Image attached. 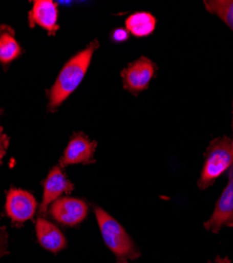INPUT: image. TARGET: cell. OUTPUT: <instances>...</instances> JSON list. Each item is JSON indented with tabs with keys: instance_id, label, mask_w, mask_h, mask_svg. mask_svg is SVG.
<instances>
[{
	"instance_id": "cell-1",
	"label": "cell",
	"mask_w": 233,
	"mask_h": 263,
	"mask_svg": "<svg viewBox=\"0 0 233 263\" xmlns=\"http://www.w3.org/2000/svg\"><path fill=\"white\" fill-rule=\"evenodd\" d=\"M99 41L95 39L90 45L72 57L57 77L49 92V109L54 111L77 89L86 76L95 51L99 48Z\"/></svg>"
},
{
	"instance_id": "cell-2",
	"label": "cell",
	"mask_w": 233,
	"mask_h": 263,
	"mask_svg": "<svg viewBox=\"0 0 233 263\" xmlns=\"http://www.w3.org/2000/svg\"><path fill=\"white\" fill-rule=\"evenodd\" d=\"M94 213L104 242L115 255L117 263H129L141 256L132 237L115 218L99 206H94Z\"/></svg>"
},
{
	"instance_id": "cell-3",
	"label": "cell",
	"mask_w": 233,
	"mask_h": 263,
	"mask_svg": "<svg viewBox=\"0 0 233 263\" xmlns=\"http://www.w3.org/2000/svg\"><path fill=\"white\" fill-rule=\"evenodd\" d=\"M205 162L198 180L200 190H206L233 164V138L224 136L211 140L206 152Z\"/></svg>"
},
{
	"instance_id": "cell-4",
	"label": "cell",
	"mask_w": 233,
	"mask_h": 263,
	"mask_svg": "<svg viewBox=\"0 0 233 263\" xmlns=\"http://www.w3.org/2000/svg\"><path fill=\"white\" fill-rule=\"evenodd\" d=\"M156 72L155 63L147 57H140L122 71L124 89L132 94L146 90Z\"/></svg>"
},
{
	"instance_id": "cell-5",
	"label": "cell",
	"mask_w": 233,
	"mask_h": 263,
	"mask_svg": "<svg viewBox=\"0 0 233 263\" xmlns=\"http://www.w3.org/2000/svg\"><path fill=\"white\" fill-rule=\"evenodd\" d=\"M50 214L62 226L76 227L88 217L89 205L82 199L62 197L51 204Z\"/></svg>"
},
{
	"instance_id": "cell-6",
	"label": "cell",
	"mask_w": 233,
	"mask_h": 263,
	"mask_svg": "<svg viewBox=\"0 0 233 263\" xmlns=\"http://www.w3.org/2000/svg\"><path fill=\"white\" fill-rule=\"evenodd\" d=\"M96 147L97 142L89 139L83 133L74 134L59 160V166L66 167L74 164L95 163Z\"/></svg>"
},
{
	"instance_id": "cell-7",
	"label": "cell",
	"mask_w": 233,
	"mask_h": 263,
	"mask_svg": "<svg viewBox=\"0 0 233 263\" xmlns=\"http://www.w3.org/2000/svg\"><path fill=\"white\" fill-rule=\"evenodd\" d=\"M36 209L37 201L31 193L14 187L7 193L6 212L14 224H23L31 220Z\"/></svg>"
},
{
	"instance_id": "cell-8",
	"label": "cell",
	"mask_w": 233,
	"mask_h": 263,
	"mask_svg": "<svg viewBox=\"0 0 233 263\" xmlns=\"http://www.w3.org/2000/svg\"><path fill=\"white\" fill-rule=\"evenodd\" d=\"M223 227L233 228V173L230 174L229 181L219 200L211 217L204 223L208 232L220 233Z\"/></svg>"
},
{
	"instance_id": "cell-9",
	"label": "cell",
	"mask_w": 233,
	"mask_h": 263,
	"mask_svg": "<svg viewBox=\"0 0 233 263\" xmlns=\"http://www.w3.org/2000/svg\"><path fill=\"white\" fill-rule=\"evenodd\" d=\"M42 185H44V198H42L39 210L42 215L47 214L49 206L59 199L62 194H70L74 190V184L58 165L50 171L48 177L42 182Z\"/></svg>"
},
{
	"instance_id": "cell-10",
	"label": "cell",
	"mask_w": 233,
	"mask_h": 263,
	"mask_svg": "<svg viewBox=\"0 0 233 263\" xmlns=\"http://www.w3.org/2000/svg\"><path fill=\"white\" fill-rule=\"evenodd\" d=\"M29 20L31 28L38 25L50 35H55L59 30L57 5L52 0H36L29 14Z\"/></svg>"
},
{
	"instance_id": "cell-11",
	"label": "cell",
	"mask_w": 233,
	"mask_h": 263,
	"mask_svg": "<svg viewBox=\"0 0 233 263\" xmlns=\"http://www.w3.org/2000/svg\"><path fill=\"white\" fill-rule=\"evenodd\" d=\"M35 229L39 245L47 251L57 254L67 248L68 241L65 235L47 219L39 217L36 221Z\"/></svg>"
},
{
	"instance_id": "cell-12",
	"label": "cell",
	"mask_w": 233,
	"mask_h": 263,
	"mask_svg": "<svg viewBox=\"0 0 233 263\" xmlns=\"http://www.w3.org/2000/svg\"><path fill=\"white\" fill-rule=\"evenodd\" d=\"M157 20L154 15L148 12H137L125 20V27L129 33L141 38L147 37L154 33Z\"/></svg>"
},
{
	"instance_id": "cell-13",
	"label": "cell",
	"mask_w": 233,
	"mask_h": 263,
	"mask_svg": "<svg viewBox=\"0 0 233 263\" xmlns=\"http://www.w3.org/2000/svg\"><path fill=\"white\" fill-rule=\"evenodd\" d=\"M21 53L23 50L15 38L14 30L6 25L0 26V63L10 64Z\"/></svg>"
},
{
	"instance_id": "cell-14",
	"label": "cell",
	"mask_w": 233,
	"mask_h": 263,
	"mask_svg": "<svg viewBox=\"0 0 233 263\" xmlns=\"http://www.w3.org/2000/svg\"><path fill=\"white\" fill-rule=\"evenodd\" d=\"M207 12L220 17L233 31V0H205Z\"/></svg>"
},
{
	"instance_id": "cell-15",
	"label": "cell",
	"mask_w": 233,
	"mask_h": 263,
	"mask_svg": "<svg viewBox=\"0 0 233 263\" xmlns=\"http://www.w3.org/2000/svg\"><path fill=\"white\" fill-rule=\"evenodd\" d=\"M10 143V138L4 133L3 127L0 126V164L3 162V159L6 155Z\"/></svg>"
},
{
	"instance_id": "cell-16",
	"label": "cell",
	"mask_w": 233,
	"mask_h": 263,
	"mask_svg": "<svg viewBox=\"0 0 233 263\" xmlns=\"http://www.w3.org/2000/svg\"><path fill=\"white\" fill-rule=\"evenodd\" d=\"M130 37V33L126 29H116L113 34H112V38L115 42H124Z\"/></svg>"
},
{
	"instance_id": "cell-17",
	"label": "cell",
	"mask_w": 233,
	"mask_h": 263,
	"mask_svg": "<svg viewBox=\"0 0 233 263\" xmlns=\"http://www.w3.org/2000/svg\"><path fill=\"white\" fill-rule=\"evenodd\" d=\"M8 254V234L5 229H0V258Z\"/></svg>"
},
{
	"instance_id": "cell-18",
	"label": "cell",
	"mask_w": 233,
	"mask_h": 263,
	"mask_svg": "<svg viewBox=\"0 0 233 263\" xmlns=\"http://www.w3.org/2000/svg\"><path fill=\"white\" fill-rule=\"evenodd\" d=\"M210 263H232V262H231V260L228 257L218 256V257H216L214 262H210Z\"/></svg>"
}]
</instances>
